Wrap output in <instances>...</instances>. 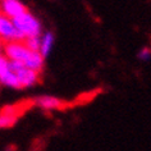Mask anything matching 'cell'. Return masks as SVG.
Instances as JSON below:
<instances>
[{
  "mask_svg": "<svg viewBox=\"0 0 151 151\" xmlns=\"http://www.w3.org/2000/svg\"><path fill=\"white\" fill-rule=\"evenodd\" d=\"M44 62H45V58L39 51H31L29 55L27 56V59L23 62V65L27 69H31L40 74L44 69Z\"/></svg>",
  "mask_w": 151,
  "mask_h": 151,
  "instance_id": "cell-8",
  "label": "cell"
},
{
  "mask_svg": "<svg viewBox=\"0 0 151 151\" xmlns=\"http://www.w3.org/2000/svg\"><path fill=\"white\" fill-rule=\"evenodd\" d=\"M23 63L22 62H17V60H9V70L13 73H18L22 68H23Z\"/></svg>",
  "mask_w": 151,
  "mask_h": 151,
  "instance_id": "cell-13",
  "label": "cell"
},
{
  "mask_svg": "<svg viewBox=\"0 0 151 151\" xmlns=\"http://www.w3.org/2000/svg\"><path fill=\"white\" fill-rule=\"evenodd\" d=\"M0 85H4L6 87H12V88H16V90H22L17 74L13 73V72H10V70L5 72L4 74L0 76Z\"/></svg>",
  "mask_w": 151,
  "mask_h": 151,
  "instance_id": "cell-10",
  "label": "cell"
},
{
  "mask_svg": "<svg viewBox=\"0 0 151 151\" xmlns=\"http://www.w3.org/2000/svg\"><path fill=\"white\" fill-rule=\"evenodd\" d=\"M24 110L26 109L23 108V104L3 108L0 111V128H12L13 126H16L19 115Z\"/></svg>",
  "mask_w": 151,
  "mask_h": 151,
  "instance_id": "cell-3",
  "label": "cell"
},
{
  "mask_svg": "<svg viewBox=\"0 0 151 151\" xmlns=\"http://www.w3.org/2000/svg\"><path fill=\"white\" fill-rule=\"evenodd\" d=\"M23 44L29 51H39L40 49V36L36 37H28L23 40Z\"/></svg>",
  "mask_w": 151,
  "mask_h": 151,
  "instance_id": "cell-11",
  "label": "cell"
},
{
  "mask_svg": "<svg viewBox=\"0 0 151 151\" xmlns=\"http://www.w3.org/2000/svg\"><path fill=\"white\" fill-rule=\"evenodd\" d=\"M9 70V59L5 55H0V76Z\"/></svg>",
  "mask_w": 151,
  "mask_h": 151,
  "instance_id": "cell-12",
  "label": "cell"
},
{
  "mask_svg": "<svg viewBox=\"0 0 151 151\" xmlns=\"http://www.w3.org/2000/svg\"><path fill=\"white\" fill-rule=\"evenodd\" d=\"M24 12H27V8L19 0H0V13L10 19L21 16Z\"/></svg>",
  "mask_w": 151,
  "mask_h": 151,
  "instance_id": "cell-5",
  "label": "cell"
},
{
  "mask_svg": "<svg viewBox=\"0 0 151 151\" xmlns=\"http://www.w3.org/2000/svg\"><path fill=\"white\" fill-rule=\"evenodd\" d=\"M0 40L4 44L13 41H23L24 37L16 29L10 18L0 13Z\"/></svg>",
  "mask_w": 151,
  "mask_h": 151,
  "instance_id": "cell-2",
  "label": "cell"
},
{
  "mask_svg": "<svg viewBox=\"0 0 151 151\" xmlns=\"http://www.w3.org/2000/svg\"><path fill=\"white\" fill-rule=\"evenodd\" d=\"M35 104L37 106L45 109V110H58V109H63L64 105H65L63 100H60L55 96H49V95L40 96L35 99Z\"/></svg>",
  "mask_w": 151,
  "mask_h": 151,
  "instance_id": "cell-7",
  "label": "cell"
},
{
  "mask_svg": "<svg viewBox=\"0 0 151 151\" xmlns=\"http://www.w3.org/2000/svg\"><path fill=\"white\" fill-rule=\"evenodd\" d=\"M0 55H4V42L0 40Z\"/></svg>",
  "mask_w": 151,
  "mask_h": 151,
  "instance_id": "cell-15",
  "label": "cell"
},
{
  "mask_svg": "<svg viewBox=\"0 0 151 151\" xmlns=\"http://www.w3.org/2000/svg\"><path fill=\"white\" fill-rule=\"evenodd\" d=\"M150 56H151L150 47H143V49H141V51L138 52V58L141 60H149Z\"/></svg>",
  "mask_w": 151,
  "mask_h": 151,
  "instance_id": "cell-14",
  "label": "cell"
},
{
  "mask_svg": "<svg viewBox=\"0 0 151 151\" xmlns=\"http://www.w3.org/2000/svg\"><path fill=\"white\" fill-rule=\"evenodd\" d=\"M29 51L23 41H13V42L4 44V55L9 60H17V62L23 63L27 56L29 55Z\"/></svg>",
  "mask_w": 151,
  "mask_h": 151,
  "instance_id": "cell-4",
  "label": "cell"
},
{
  "mask_svg": "<svg viewBox=\"0 0 151 151\" xmlns=\"http://www.w3.org/2000/svg\"><path fill=\"white\" fill-rule=\"evenodd\" d=\"M52 45H54V33L52 32H45L42 36H40V49L39 52L44 58L50 54Z\"/></svg>",
  "mask_w": 151,
  "mask_h": 151,
  "instance_id": "cell-9",
  "label": "cell"
},
{
  "mask_svg": "<svg viewBox=\"0 0 151 151\" xmlns=\"http://www.w3.org/2000/svg\"><path fill=\"white\" fill-rule=\"evenodd\" d=\"M14 27L24 39L41 36V23L37 18L27 10L23 14L12 19Z\"/></svg>",
  "mask_w": 151,
  "mask_h": 151,
  "instance_id": "cell-1",
  "label": "cell"
},
{
  "mask_svg": "<svg viewBox=\"0 0 151 151\" xmlns=\"http://www.w3.org/2000/svg\"><path fill=\"white\" fill-rule=\"evenodd\" d=\"M17 77L19 81L21 88H27V87H32V86L37 85L40 82V74L33 72L31 69H27L26 67H23L22 69L18 72Z\"/></svg>",
  "mask_w": 151,
  "mask_h": 151,
  "instance_id": "cell-6",
  "label": "cell"
}]
</instances>
